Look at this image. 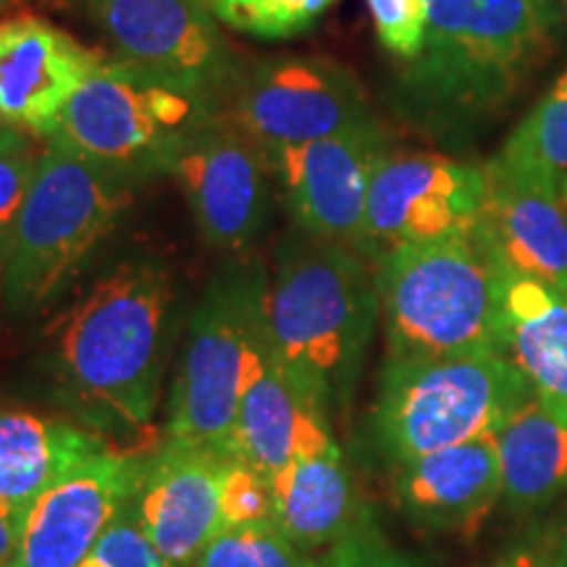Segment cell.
<instances>
[{"instance_id": "6", "label": "cell", "mask_w": 567, "mask_h": 567, "mask_svg": "<svg viewBox=\"0 0 567 567\" xmlns=\"http://www.w3.org/2000/svg\"><path fill=\"white\" fill-rule=\"evenodd\" d=\"M224 113V101L168 71L109 55L66 103L45 142L142 187Z\"/></svg>"}, {"instance_id": "35", "label": "cell", "mask_w": 567, "mask_h": 567, "mask_svg": "<svg viewBox=\"0 0 567 567\" xmlns=\"http://www.w3.org/2000/svg\"><path fill=\"white\" fill-rule=\"evenodd\" d=\"M549 567H567V523L557 538V544L549 549Z\"/></svg>"}, {"instance_id": "9", "label": "cell", "mask_w": 567, "mask_h": 567, "mask_svg": "<svg viewBox=\"0 0 567 567\" xmlns=\"http://www.w3.org/2000/svg\"><path fill=\"white\" fill-rule=\"evenodd\" d=\"M224 116L264 153L308 145L375 118L358 74L329 55L245 63Z\"/></svg>"}, {"instance_id": "4", "label": "cell", "mask_w": 567, "mask_h": 567, "mask_svg": "<svg viewBox=\"0 0 567 567\" xmlns=\"http://www.w3.org/2000/svg\"><path fill=\"white\" fill-rule=\"evenodd\" d=\"M137 184L45 142L0 271V305L13 323L53 310L116 234Z\"/></svg>"}, {"instance_id": "31", "label": "cell", "mask_w": 567, "mask_h": 567, "mask_svg": "<svg viewBox=\"0 0 567 567\" xmlns=\"http://www.w3.org/2000/svg\"><path fill=\"white\" fill-rule=\"evenodd\" d=\"M80 567H172L163 559L147 536L142 534L137 520H134L130 507L118 517L113 526L105 530V536L97 542V547L90 551Z\"/></svg>"}, {"instance_id": "36", "label": "cell", "mask_w": 567, "mask_h": 567, "mask_svg": "<svg viewBox=\"0 0 567 567\" xmlns=\"http://www.w3.org/2000/svg\"><path fill=\"white\" fill-rule=\"evenodd\" d=\"M19 3H24V0H0V11L13 9V6H19Z\"/></svg>"}, {"instance_id": "12", "label": "cell", "mask_w": 567, "mask_h": 567, "mask_svg": "<svg viewBox=\"0 0 567 567\" xmlns=\"http://www.w3.org/2000/svg\"><path fill=\"white\" fill-rule=\"evenodd\" d=\"M392 151V132L375 116L331 137L266 153V161L295 226L360 250L368 189Z\"/></svg>"}, {"instance_id": "17", "label": "cell", "mask_w": 567, "mask_h": 567, "mask_svg": "<svg viewBox=\"0 0 567 567\" xmlns=\"http://www.w3.org/2000/svg\"><path fill=\"white\" fill-rule=\"evenodd\" d=\"M271 484L274 526L308 555L344 536L365 513L354 496L334 423L316 405H305L292 457Z\"/></svg>"}, {"instance_id": "37", "label": "cell", "mask_w": 567, "mask_h": 567, "mask_svg": "<svg viewBox=\"0 0 567 567\" xmlns=\"http://www.w3.org/2000/svg\"><path fill=\"white\" fill-rule=\"evenodd\" d=\"M565 9H567V0H565Z\"/></svg>"}, {"instance_id": "16", "label": "cell", "mask_w": 567, "mask_h": 567, "mask_svg": "<svg viewBox=\"0 0 567 567\" xmlns=\"http://www.w3.org/2000/svg\"><path fill=\"white\" fill-rule=\"evenodd\" d=\"M109 55L38 17L0 21V118L45 140Z\"/></svg>"}, {"instance_id": "21", "label": "cell", "mask_w": 567, "mask_h": 567, "mask_svg": "<svg viewBox=\"0 0 567 567\" xmlns=\"http://www.w3.org/2000/svg\"><path fill=\"white\" fill-rule=\"evenodd\" d=\"M111 446L84 425L0 408V502L30 507L84 457Z\"/></svg>"}, {"instance_id": "24", "label": "cell", "mask_w": 567, "mask_h": 567, "mask_svg": "<svg viewBox=\"0 0 567 567\" xmlns=\"http://www.w3.org/2000/svg\"><path fill=\"white\" fill-rule=\"evenodd\" d=\"M488 163L567 205V69Z\"/></svg>"}, {"instance_id": "1", "label": "cell", "mask_w": 567, "mask_h": 567, "mask_svg": "<svg viewBox=\"0 0 567 567\" xmlns=\"http://www.w3.org/2000/svg\"><path fill=\"white\" fill-rule=\"evenodd\" d=\"M174 331L172 268L153 255H126L48 326L55 394L95 434H140L158 410Z\"/></svg>"}, {"instance_id": "11", "label": "cell", "mask_w": 567, "mask_h": 567, "mask_svg": "<svg viewBox=\"0 0 567 567\" xmlns=\"http://www.w3.org/2000/svg\"><path fill=\"white\" fill-rule=\"evenodd\" d=\"M484 197V166L444 153L392 151L368 189L360 252L375 264L396 247L473 231Z\"/></svg>"}, {"instance_id": "14", "label": "cell", "mask_w": 567, "mask_h": 567, "mask_svg": "<svg viewBox=\"0 0 567 567\" xmlns=\"http://www.w3.org/2000/svg\"><path fill=\"white\" fill-rule=\"evenodd\" d=\"M147 457L105 446L63 473L27 509L13 567H80L132 505Z\"/></svg>"}, {"instance_id": "18", "label": "cell", "mask_w": 567, "mask_h": 567, "mask_svg": "<svg viewBox=\"0 0 567 567\" xmlns=\"http://www.w3.org/2000/svg\"><path fill=\"white\" fill-rule=\"evenodd\" d=\"M394 505L415 528L467 536L502 499V471L492 436L446 446L394 465Z\"/></svg>"}, {"instance_id": "22", "label": "cell", "mask_w": 567, "mask_h": 567, "mask_svg": "<svg viewBox=\"0 0 567 567\" xmlns=\"http://www.w3.org/2000/svg\"><path fill=\"white\" fill-rule=\"evenodd\" d=\"M502 499L513 513H534L567 494V425L528 396L494 434Z\"/></svg>"}, {"instance_id": "13", "label": "cell", "mask_w": 567, "mask_h": 567, "mask_svg": "<svg viewBox=\"0 0 567 567\" xmlns=\"http://www.w3.org/2000/svg\"><path fill=\"white\" fill-rule=\"evenodd\" d=\"M200 237L224 255H245L274 216V174L266 153L218 116L172 166Z\"/></svg>"}, {"instance_id": "27", "label": "cell", "mask_w": 567, "mask_h": 567, "mask_svg": "<svg viewBox=\"0 0 567 567\" xmlns=\"http://www.w3.org/2000/svg\"><path fill=\"white\" fill-rule=\"evenodd\" d=\"M274 523V484L258 467L229 460L221 478V526L239 528Z\"/></svg>"}, {"instance_id": "23", "label": "cell", "mask_w": 567, "mask_h": 567, "mask_svg": "<svg viewBox=\"0 0 567 567\" xmlns=\"http://www.w3.org/2000/svg\"><path fill=\"white\" fill-rule=\"evenodd\" d=\"M305 405H313V402L297 392L271 347L239 402L229 446L231 457L258 467L264 476L274 481L292 457L297 423Z\"/></svg>"}, {"instance_id": "5", "label": "cell", "mask_w": 567, "mask_h": 567, "mask_svg": "<svg viewBox=\"0 0 567 567\" xmlns=\"http://www.w3.org/2000/svg\"><path fill=\"white\" fill-rule=\"evenodd\" d=\"M268 281L258 255H224L184 329L168 402V442L231 457L239 402L271 352Z\"/></svg>"}, {"instance_id": "26", "label": "cell", "mask_w": 567, "mask_h": 567, "mask_svg": "<svg viewBox=\"0 0 567 567\" xmlns=\"http://www.w3.org/2000/svg\"><path fill=\"white\" fill-rule=\"evenodd\" d=\"M310 555L297 549L274 523L224 528L195 567H308Z\"/></svg>"}, {"instance_id": "10", "label": "cell", "mask_w": 567, "mask_h": 567, "mask_svg": "<svg viewBox=\"0 0 567 567\" xmlns=\"http://www.w3.org/2000/svg\"><path fill=\"white\" fill-rule=\"evenodd\" d=\"M111 42L113 59L142 63L200 84L224 105L245 59L203 0H59Z\"/></svg>"}, {"instance_id": "33", "label": "cell", "mask_w": 567, "mask_h": 567, "mask_svg": "<svg viewBox=\"0 0 567 567\" xmlns=\"http://www.w3.org/2000/svg\"><path fill=\"white\" fill-rule=\"evenodd\" d=\"M492 567H549V549H513Z\"/></svg>"}, {"instance_id": "15", "label": "cell", "mask_w": 567, "mask_h": 567, "mask_svg": "<svg viewBox=\"0 0 567 567\" xmlns=\"http://www.w3.org/2000/svg\"><path fill=\"white\" fill-rule=\"evenodd\" d=\"M231 457L166 442L147 457L130 513L172 567H195L221 534V478Z\"/></svg>"}, {"instance_id": "20", "label": "cell", "mask_w": 567, "mask_h": 567, "mask_svg": "<svg viewBox=\"0 0 567 567\" xmlns=\"http://www.w3.org/2000/svg\"><path fill=\"white\" fill-rule=\"evenodd\" d=\"M502 354L536 400L567 425V295L505 271Z\"/></svg>"}, {"instance_id": "7", "label": "cell", "mask_w": 567, "mask_h": 567, "mask_svg": "<svg viewBox=\"0 0 567 567\" xmlns=\"http://www.w3.org/2000/svg\"><path fill=\"white\" fill-rule=\"evenodd\" d=\"M386 360L502 352L505 271L473 231L396 247L373 264Z\"/></svg>"}, {"instance_id": "3", "label": "cell", "mask_w": 567, "mask_h": 567, "mask_svg": "<svg viewBox=\"0 0 567 567\" xmlns=\"http://www.w3.org/2000/svg\"><path fill=\"white\" fill-rule=\"evenodd\" d=\"M379 316L363 252L300 226L284 234L268 281V337L297 392L331 423L350 408Z\"/></svg>"}, {"instance_id": "8", "label": "cell", "mask_w": 567, "mask_h": 567, "mask_svg": "<svg viewBox=\"0 0 567 567\" xmlns=\"http://www.w3.org/2000/svg\"><path fill=\"white\" fill-rule=\"evenodd\" d=\"M528 381L502 352L386 360L371 415L389 465L492 436L523 402Z\"/></svg>"}, {"instance_id": "29", "label": "cell", "mask_w": 567, "mask_h": 567, "mask_svg": "<svg viewBox=\"0 0 567 567\" xmlns=\"http://www.w3.org/2000/svg\"><path fill=\"white\" fill-rule=\"evenodd\" d=\"M375 38L396 61L413 59L423 42L429 0H365Z\"/></svg>"}, {"instance_id": "30", "label": "cell", "mask_w": 567, "mask_h": 567, "mask_svg": "<svg viewBox=\"0 0 567 567\" xmlns=\"http://www.w3.org/2000/svg\"><path fill=\"white\" fill-rule=\"evenodd\" d=\"M38 163L40 151L34 145L27 151L0 155V266L9 255L21 208L30 195L34 174H38Z\"/></svg>"}, {"instance_id": "38", "label": "cell", "mask_w": 567, "mask_h": 567, "mask_svg": "<svg viewBox=\"0 0 567 567\" xmlns=\"http://www.w3.org/2000/svg\"><path fill=\"white\" fill-rule=\"evenodd\" d=\"M0 271H3V266H0Z\"/></svg>"}, {"instance_id": "34", "label": "cell", "mask_w": 567, "mask_h": 567, "mask_svg": "<svg viewBox=\"0 0 567 567\" xmlns=\"http://www.w3.org/2000/svg\"><path fill=\"white\" fill-rule=\"evenodd\" d=\"M32 145H34V142H32L30 132L19 130V126H13V124L0 118V155L27 151V147H32Z\"/></svg>"}, {"instance_id": "19", "label": "cell", "mask_w": 567, "mask_h": 567, "mask_svg": "<svg viewBox=\"0 0 567 567\" xmlns=\"http://www.w3.org/2000/svg\"><path fill=\"white\" fill-rule=\"evenodd\" d=\"M476 234L502 271L567 295V205L547 189L486 163Z\"/></svg>"}, {"instance_id": "2", "label": "cell", "mask_w": 567, "mask_h": 567, "mask_svg": "<svg viewBox=\"0 0 567 567\" xmlns=\"http://www.w3.org/2000/svg\"><path fill=\"white\" fill-rule=\"evenodd\" d=\"M549 0H429L423 42L386 84L396 122L465 145L505 113L555 48Z\"/></svg>"}, {"instance_id": "32", "label": "cell", "mask_w": 567, "mask_h": 567, "mask_svg": "<svg viewBox=\"0 0 567 567\" xmlns=\"http://www.w3.org/2000/svg\"><path fill=\"white\" fill-rule=\"evenodd\" d=\"M27 509L0 502V567H13L17 563Z\"/></svg>"}, {"instance_id": "25", "label": "cell", "mask_w": 567, "mask_h": 567, "mask_svg": "<svg viewBox=\"0 0 567 567\" xmlns=\"http://www.w3.org/2000/svg\"><path fill=\"white\" fill-rule=\"evenodd\" d=\"M226 30L260 42H284L310 32L337 0H203Z\"/></svg>"}, {"instance_id": "28", "label": "cell", "mask_w": 567, "mask_h": 567, "mask_svg": "<svg viewBox=\"0 0 567 567\" xmlns=\"http://www.w3.org/2000/svg\"><path fill=\"white\" fill-rule=\"evenodd\" d=\"M308 567H415L392 547L384 530L375 526L373 515L363 513L354 526L331 542L329 547L310 555Z\"/></svg>"}]
</instances>
